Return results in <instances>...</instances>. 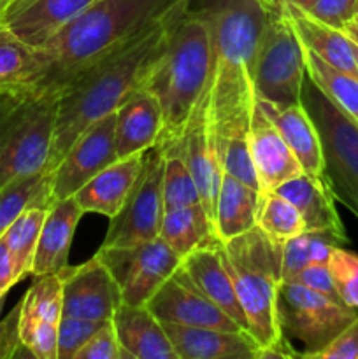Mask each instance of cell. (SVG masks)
<instances>
[{
  "mask_svg": "<svg viewBox=\"0 0 358 359\" xmlns=\"http://www.w3.org/2000/svg\"><path fill=\"white\" fill-rule=\"evenodd\" d=\"M350 242L346 231L305 230L283 244L281 276L283 280H293L304 266L311 263H326L330 252Z\"/></svg>",
  "mask_w": 358,
  "mask_h": 359,
  "instance_id": "cell-30",
  "label": "cell"
},
{
  "mask_svg": "<svg viewBox=\"0 0 358 359\" xmlns=\"http://www.w3.org/2000/svg\"><path fill=\"white\" fill-rule=\"evenodd\" d=\"M46 212H48V209H44V207H30L25 212H21L18 219L7 228L6 233L0 237L4 238L7 251L11 255L18 283L30 276Z\"/></svg>",
  "mask_w": 358,
  "mask_h": 359,
  "instance_id": "cell-33",
  "label": "cell"
},
{
  "mask_svg": "<svg viewBox=\"0 0 358 359\" xmlns=\"http://www.w3.org/2000/svg\"><path fill=\"white\" fill-rule=\"evenodd\" d=\"M164 149L178 151L181 154L195 179L204 209L207 210L214 223V209H216V196L220 191L221 177H223V163H221L220 147L214 142L209 121H207L206 93L197 104L179 140Z\"/></svg>",
  "mask_w": 358,
  "mask_h": 359,
  "instance_id": "cell-16",
  "label": "cell"
},
{
  "mask_svg": "<svg viewBox=\"0 0 358 359\" xmlns=\"http://www.w3.org/2000/svg\"><path fill=\"white\" fill-rule=\"evenodd\" d=\"M11 2H13V0H9V4H11ZM4 13H6V11H4Z\"/></svg>",
  "mask_w": 358,
  "mask_h": 359,
  "instance_id": "cell-51",
  "label": "cell"
},
{
  "mask_svg": "<svg viewBox=\"0 0 358 359\" xmlns=\"http://www.w3.org/2000/svg\"><path fill=\"white\" fill-rule=\"evenodd\" d=\"M74 359H121L114 325L105 321L93 337L84 344Z\"/></svg>",
  "mask_w": 358,
  "mask_h": 359,
  "instance_id": "cell-40",
  "label": "cell"
},
{
  "mask_svg": "<svg viewBox=\"0 0 358 359\" xmlns=\"http://www.w3.org/2000/svg\"><path fill=\"white\" fill-rule=\"evenodd\" d=\"M179 0H95L35 49L30 81L13 95L56 97L157 23Z\"/></svg>",
  "mask_w": 358,
  "mask_h": 359,
  "instance_id": "cell-1",
  "label": "cell"
},
{
  "mask_svg": "<svg viewBox=\"0 0 358 359\" xmlns=\"http://www.w3.org/2000/svg\"><path fill=\"white\" fill-rule=\"evenodd\" d=\"M144 153L119 158L114 163L98 172L74 195L83 212H95L105 217H114L128 200L137 179L144 168Z\"/></svg>",
  "mask_w": 358,
  "mask_h": 359,
  "instance_id": "cell-21",
  "label": "cell"
},
{
  "mask_svg": "<svg viewBox=\"0 0 358 359\" xmlns=\"http://www.w3.org/2000/svg\"><path fill=\"white\" fill-rule=\"evenodd\" d=\"M218 242L213 245L195 249L193 252L186 255L181 259V270L195 284L197 290L202 291L213 304H216L221 311L227 312L244 332L249 333L244 309H242L237 293H235L230 273H228L225 263L221 262Z\"/></svg>",
  "mask_w": 358,
  "mask_h": 359,
  "instance_id": "cell-24",
  "label": "cell"
},
{
  "mask_svg": "<svg viewBox=\"0 0 358 359\" xmlns=\"http://www.w3.org/2000/svg\"><path fill=\"white\" fill-rule=\"evenodd\" d=\"M293 280H298V283H302L304 286L311 287L312 291L330 298V300L343 302L340 300L339 293H337L336 286H333L332 276H330V270L326 263H311V265L304 266Z\"/></svg>",
  "mask_w": 358,
  "mask_h": 359,
  "instance_id": "cell-43",
  "label": "cell"
},
{
  "mask_svg": "<svg viewBox=\"0 0 358 359\" xmlns=\"http://www.w3.org/2000/svg\"><path fill=\"white\" fill-rule=\"evenodd\" d=\"M4 302H6V294L0 297V314H2V307H4Z\"/></svg>",
  "mask_w": 358,
  "mask_h": 359,
  "instance_id": "cell-49",
  "label": "cell"
},
{
  "mask_svg": "<svg viewBox=\"0 0 358 359\" xmlns=\"http://www.w3.org/2000/svg\"><path fill=\"white\" fill-rule=\"evenodd\" d=\"M258 107L265 112L272 125L279 130L288 147L293 151L305 174L323 177V151L319 133L305 111L302 102L298 104H274L256 98Z\"/></svg>",
  "mask_w": 358,
  "mask_h": 359,
  "instance_id": "cell-25",
  "label": "cell"
},
{
  "mask_svg": "<svg viewBox=\"0 0 358 359\" xmlns=\"http://www.w3.org/2000/svg\"><path fill=\"white\" fill-rule=\"evenodd\" d=\"M158 237L167 242L181 259L195 249L218 242L216 228L202 203L165 210Z\"/></svg>",
  "mask_w": 358,
  "mask_h": 359,
  "instance_id": "cell-29",
  "label": "cell"
},
{
  "mask_svg": "<svg viewBox=\"0 0 358 359\" xmlns=\"http://www.w3.org/2000/svg\"><path fill=\"white\" fill-rule=\"evenodd\" d=\"M35 70V48L0 25V93H14Z\"/></svg>",
  "mask_w": 358,
  "mask_h": 359,
  "instance_id": "cell-34",
  "label": "cell"
},
{
  "mask_svg": "<svg viewBox=\"0 0 358 359\" xmlns=\"http://www.w3.org/2000/svg\"><path fill=\"white\" fill-rule=\"evenodd\" d=\"M118 160L114 112L91 123L51 170L53 200L74 196L90 179Z\"/></svg>",
  "mask_w": 358,
  "mask_h": 359,
  "instance_id": "cell-12",
  "label": "cell"
},
{
  "mask_svg": "<svg viewBox=\"0 0 358 359\" xmlns=\"http://www.w3.org/2000/svg\"><path fill=\"white\" fill-rule=\"evenodd\" d=\"M165 151V168H164V207L165 210L175 207L195 205L202 203L199 188L178 151Z\"/></svg>",
  "mask_w": 358,
  "mask_h": 359,
  "instance_id": "cell-36",
  "label": "cell"
},
{
  "mask_svg": "<svg viewBox=\"0 0 358 359\" xmlns=\"http://www.w3.org/2000/svg\"><path fill=\"white\" fill-rule=\"evenodd\" d=\"M276 307L283 335L305 347L304 353H298L300 358L321 351L358 318L357 309L330 300L298 280H281Z\"/></svg>",
  "mask_w": 358,
  "mask_h": 359,
  "instance_id": "cell-9",
  "label": "cell"
},
{
  "mask_svg": "<svg viewBox=\"0 0 358 359\" xmlns=\"http://www.w3.org/2000/svg\"><path fill=\"white\" fill-rule=\"evenodd\" d=\"M277 9L284 11L288 20L293 25L304 49L312 51L336 69L358 77V69L353 56V42L346 37L343 30L309 16L300 7L283 6L277 7Z\"/></svg>",
  "mask_w": 358,
  "mask_h": 359,
  "instance_id": "cell-26",
  "label": "cell"
},
{
  "mask_svg": "<svg viewBox=\"0 0 358 359\" xmlns=\"http://www.w3.org/2000/svg\"><path fill=\"white\" fill-rule=\"evenodd\" d=\"M178 359H258L260 346L242 330L202 328L164 323Z\"/></svg>",
  "mask_w": 358,
  "mask_h": 359,
  "instance_id": "cell-18",
  "label": "cell"
},
{
  "mask_svg": "<svg viewBox=\"0 0 358 359\" xmlns=\"http://www.w3.org/2000/svg\"><path fill=\"white\" fill-rule=\"evenodd\" d=\"M7 6H9V0H0V21H2L4 11L7 9Z\"/></svg>",
  "mask_w": 358,
  "mask_h": 359,
  "instance_id": "cell-47",
  "label": "cell"
},
{
  "mask_svg": "<svg viewBox=\"0 0 358 359\" xmlns=\"http://www.w3.org/2000/svg\"><path fill=\"white\" fill-rule=\"evenodd\" d=\"M272 191L283 195L297 207L305 223V230L346 231L336 209V198L323 177L302 172Z\"/></svg>",
  "mask_w": 358,
  "mask_h": 359,
  "instance_id": "cell-27",
  "label": "cell"
},
{
  "mask_svg": "<svg viewBox=\"0 0 358 359\" xmlns=\"http://www.w3.org/2000/svg\"><path fill=\"white\" fill-rule=\"evenodd\" d=\"M83 214V209L77 205L74 196L55 200L51 203L39 235L30 276L60 273L65 266H69L70 245Z\"/></svg>",
  "mask_w": 358,
  "mask_h": 359,
  "instance_id": "cell-23",
  "label": "cell"
},
{
  "mask_svg": "<svg viewBox=\"0 0 358 359\" xmlns=\"http://www.w3.org/2000/svg\"><path fill=\"white\" fill-rule=\"evenodd\" d=\"M248 140L253 167L258 177L260 195L272 191L279 184L304 172L293 151L288 147L286 140L267 118L265 112L258 107L256 100L249 121Z\"/></svg>",
  "mask_w": 358,
  "mask_h": 359,
  "instance_id": "cell-17",
  "label": "cell"
},
{
  "mask_svg": "<svg viewBox=\"0 0 358 359\" xmlns=\"http://www.w3.org/2000/svg\"><path fill=\"white\" fill-rule=\"evenodd\" d=\"M112 325L121 359H178L164 325L146 305L121 304Z\"/></svg>",
  "mask_w": 358,
  "mask_h": 359,
  "instance_id": "cell-22",
  "label": "cell"
},
{
  "mask_svg": "<svg viewBox=\"0 0 358 359\" xmlns=\"http://www.w3.org/2000/svg\"><path fill=\"white\" fill-rule=\"evenodd\" d=\"M188 9L190 0H179L157 23L77 77L58 95L48 172L60 163L74 140L91 123L114 112L125 98L142 88L147 74L164 51L168 32Z\"/></svg>",
  "mask_w": 358,
  "mask_h": 359,
  "instance_id": "cell-3",
  "label": "cell"
},
{
  "mask_svg": "<svg viewBox=\"0 0 358 359\" xmlns=\"http://www.w3.org/2000/svg\"><path fill=\"white\" fill-rule=\"evenodd\" d=\"M354 7L357 0H316L305 13L340 30L351 18H354Z\"/></svg>",
  "mask_w": 358,
  "mask_h": 359,
  "instance_id": "cell-41",
  "label": "cell"
},
{
  "mask_svg": "<svg viewBox=\"0 0 358 359\" xmlns=\"http://www.w3.org/2000/svg\"><path fill=\"white\" fill-rule=\"evenodd\" d=\"M62 319V280L58 273L35 277L20 302V337L35 359H56Z\"/></svg>",
  "mask_w": 358,
  "mask_h": 359,
  "instance_id": "cell-14",
  "label": "cell"
},
{
  "mask_svg": "<svg viewBox=\"0 0 358 359\" xmlns=\"http://www.w3.org/2000/svg\"><path fill=\"white\" fill-rule=\"evenodd\" d=\"M91 2L95 0H13L0 25L37 49Z\"/></svg>",
  "mask_w": 358,
  "mask_h": 359,
  "instance_id": "cell-19",
  "label": "cell"
},
{
  "mask_svg": "<svg viewBox=\"0 0 358 359\" xmlns=\"http://www.w3.org/2000/svg\"><path fill=\"white\" fill-rule=\"evenodd\" d=\"M316 359H358V318L346 326L332 342L312 354Z\"/></svg>",
  "mask_w": 358,
  "mask_h": 359,
  "instance_id": "cell-42",
  "label": "cell"
},
{
  "mask_svg": "<svg viewBox=\"0 0 358 359\" xmlns=\"http://www.w3.org/2000/svg\"><path fill=\"white\" fill-rule=\"evenodd\" d=\"M354 16H358V0H357V7H354Z\"/></svg>",
  "mask_w": 358,
  "mask_h": 359,
  "instance_id": "cell-50",
  "label": "cell"
},
{
  "mask_svg": "<svg viewBox=\"0 0 358 359\" xmlns=\"http://www.w3.org/2000/svg\"><path fill=\"white\" fill-rule=\"evenodd\" d=\"M265 7H272V9H277V7L283 6H295L300 7V9H309L316 0H260Z\"/></svg>",
  "mask_w": 358,
  "mask_h": 359,
  "instance_id": "cell-45",
  "label": "cell"
},
{
  "mask_svg": "<svg viewBox=\"0 0 358 359\" xmlns=\"http://www.w3.org/2000/svg\"><path fill=\"white\" fill-rule=\"evenodd\" d=\"M62 280V316L111 321L123 304L118 283L97 255L83 265L65 266Z\"/></svg>",
  "mask_w": 358,
  "mask_h": 359,
  "instance_id": "cell-13",
  "label": "cell"
},
{
  "mask_svg": "<svg viewBox=\"0 0 358 359\" xmlns=\"http://www.w3.org/2000/svg\"><path fill=\"white\" fill-rule=\"evenodd\" d=\"M305 74L332 104L358 125V77L336 69L309 49H304Z\"/></svg>",
  "mask_w": 358,
  "mask_h": 359,
  "instance_id": "cell-32",
  "label": "cell"
},
{
  "mask_svg": "<svg viewBox=\"0 0 358 359\" xmlns=\"http://www.w3.org/2000/svg\"><path fill=\"white\" fill-rule=\"evenodd\" d=\"M353 56H354V63H357V69H358V44H354V42H353Z\"/></svg>",
  "mask_w": 358,
  "mask_h": 359,
  "instance_id": "cell-48",
  "label": "cell"
},
{
  "mask_svg": "<svg viewBox=\"0 0 358 359\" xmlns=\"http://www.w3.org/2000/svg\"><path fill=\"white\" fill-rule=\"evenodd\" d=\"M340 30L346 34V37L350 39V41H353L354 44H358V16L351 18V20L347 21Z\"/></svg>",
  "mask_w": 358,
  "mask_h": 359,
  "instance_id": "cell-46",
  "label": "cell"
},
{
  "mask_svg": "<svg viewBox=\"0 0 358 359\" xmlns=\"http://www.w3.org/2000/svg\"><path fill=\"white\" fill-rule=\"evenodd\" d=\"M58 98L0 93V189L48 172Z\"/></svg>",
  "mask_w": 358,
  "mask_h": 359,
  "instance_id": "cell-6",
  "label": "cell"
},
{
  "mask_svg": "<svg viewBox=\"0 0 358 359\" xmlns=\"http://www.w3.org/2000/svg\"><path fill=\"white\" fill-rule=\"evenodd\" d=\"M300 100L321 140L323 179L333 198L358 219V125L323 95L307 74Z\"/></svg>",
  "mask_w": 358,
  "mask_h": 359,
  "instance_id": "cell-7",
  "label": "cell"
},
{
  "mask_svg": "<svg viewBox=\"0 0 358 359\" xmlns=\"http://www.w3.org/2000/svg\"><path fill=\"white\" fill-rule=\"evenodd\" d=\"M146 307L164 323L228 330V332L242 330L227 312L221 311L202 291L197 290L195 284L181 270V265L172 273L171 279L161 284Z\"/></svg>",
  "mask_w": 358,
  "mask_h": 359,
  "instance_id": "cell-15",
  "label": "cell"
},
{
  "mask_svg": "<svg viewBox=\"0 0 358 359\" xmlns=\"http://www.w3.org/2000/svg\"><path fill=\"white\" fill-rule=\"evenodd\" d=\"M304 46L283 9L267 7L255 69V97L274 104L302 102Z\"/></svg>",
  "mask_w": 358,
  "mask_h": 359,
  "instance_id": "cell-8",
  "label": "cell"
},
{
  "mask_svg": "<svg viewBox=\"0 0 358 359\" xmlns=\"http://www.w3.org/2000/svg\"><path fill=\"white\" fill-rule=\"evenodd\" d=\"M97 256L118 283L123 304L128 305H146L181 265V258L160 237L133 245H102Z\"/></svg>",
  "mask_w": 358,
  "mask_h": 359,
  "instance_id": "cell-10",
  "label": "cell"
},
{
  "mask_svg": "<svg viewBox=\"0 0 358 359\" xmlns=\"http://www.w3.org/2000/svg\"><path fill=\"white\" fill-rule=\"evenodd\" d=\"M105 321L62 316L58 323V353L56 359H74L81 347L97 333Z\"/></svg>",
  "mask_w": 358,
  "mask_h": 359,
  "instance_id": "cell-38",
  "label": "cell"
},
{
  "mask_svg": "<svg viewBox=\"0 0 358 359\" xmlns=\"http://www.w3.org/2000/svg\"><path fill=\"white\" fill-rule=\"evenodd\" d=\"M221 163H223V172L234 175L235 179L260 191L258 177H256L251 153H249L248 135L232 137L225 142L223 149H221Z\"/></svg>",
  "mask_w": 358,
  "mask_h": 359,
  "instance_id": "cell-39",
  "label": "cell"
},
{
  "mask_svg": "<svg viewBox=\"0 0 358 359\" xmlns=\"http://www.w3.org/2000/svg\"><path fill=\"white\" fill-rule=\"evenodd\" d=\"M256 226L279 244L305 231V223L297 207L277 191H265L260 195Z\"/></svg>",
  "mask_w": 358,
  "mask_h": 359,
  "instance_id": "cell-35",
  "label": "cell"
},
{
  "mask_svg": "<svg viewBox=\"0 0 358 359\" xmlns=\"http://www.w3.org/2000/svg\"><path fill=\"white\" fill-rule=\"evenodd\" d=\"M18 283L16 276H14L13 262H11V255L7 251V245L4 238H0V297L7 294V291Z\"/></svg>",
  "mask_w": 358,
  "mask_h": 359,
  "instance_id": "cell-44",
  "label": "cell"
},
{
  "mask_svg": "<svg viewBox=\"0 0 358 359\" xmlns=\"http://www.w3.org/2000/svg\"><path fill=\"white\" fill-rule=\"evenodd\" d=\"M218 251L244 309L249 335L260 346L258 359L298 356L288 346L277 321L283 244L272 241L260 226H253L239 237L218 242Z\"/></svg>",
  "mask_w": 358,
  "mask_h": 359,
  "instance_id": "cell-5",
  "label": "cell"
},
{
  "mask_svg": "<svg viewBox=\"0 0 358 359\" xmlns=\"http://www.w3.org/2000/svg\"><path fill=\"white\" fill-rule=\"evenodd\" d=\"M326 265L340 300L358 311V256L340 245L330 252Z\"/></svg>",
  "mask_w": 358,
  "mask_h": 359,
  "instance_id": "cell-37",
  "label": "cell"
},
{
  "mask_svg": "<svg viewBox=\"0 0 358 359\" xmlns=\"http://www.w3.org/2000/svg\"><path fill=\"white\" fill-rule=\"evenodd\" d=\"M164 130V114L158 98L139 88L114 111V144L119 158L144 153L158 146Z\"/></svg>",
  "mask_w": 358,
  "mask_h": 359,
  "instance_id": "cell-20",
  "label": "cell"
},
{
  "mask_svg": "<svg viewBox=\"0 0 358 359\" xmlns=\"http://www.w3.org/2000/svg\"><path fill=\"white\" fill-rule=\"evenodd\" d=\"M200 11L211 28V67L204 91L207 121L221 154L228 139L249 132L267 7L260 0H213Z\"/></svg>",
  "mask_w": 358,
  "mask_h": 359,
  "instance_id": "cell-2",
  "label": "cell"
},
{
  "mask_svg": "<svg viewBox=\"0 0 358 359\" xmlns=\"http://www.w3.org/2000/svg\"><path fill=\"white\" fill-rule=\"evenodd\" d=\"M260 191L223 172L214 209V228L220 242L239 237L256 226Z\"/></svg>",
  "mask_w": 358,
  "mask_h": 359,
  "instance_id": "cell-28",
  "label": "cell"
},
{
  "mask_svg": "<svg viewBox=\"0 0 358 359\" xmlns=\"http://www.w3.org/2000/svg\"><path fill=\"white\" fill-rule=\"evenodd\" d=\"M53 202L51 172H39L6 184L0 189V237L21 212L30 207L49 209Z\"/></svg>",
  "mask_w": 358,
  "mask_h": 359,
  "instance_id": "cell-31",
  "label": "cell"
},
{
  "mask_svg": "<svg viewBox=\"0 0 358 359\" xmlns=\"http://www.w3.org/2000/svg\"><path fill=\"white\" fill-rule=\"evenodd\" d=\"M165 151L151 147L144 158V168L123 209L109 219L102 245H133L153 241L160 233L164 217Z\"/></svg>",
  "mask_w": 358,
  "mask_h": 359,
  "instance_id": "cell-11",
  "label": "cell"
},
{
  "mask_svg": "<svg viewBox=\"0 0 358 359\" xmlns=\"http://www.w3.org/2000/svg\"><path fill=\"white\" fill-rule=\"evenodd\" d=\"M211 67V28L202 11L188 9L168 32L164 51L142 88L158 98L164 130L158 146L179 140L204 97Z\"/></svg>",
  "mask_w": 358,
  "mask_h": 359,
  "instance_id": "cell-4",
  "label": "cell"
}]
</instances>
